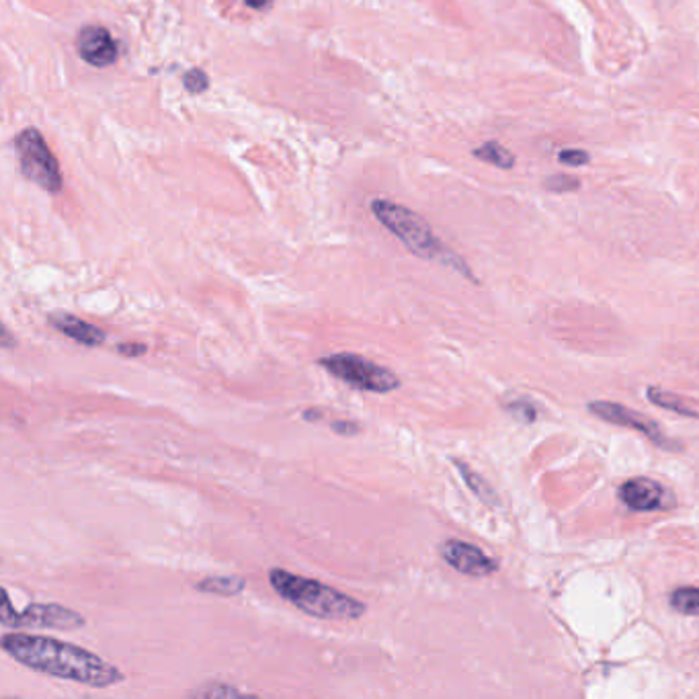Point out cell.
Returning <instances> with one entry per match:
<instances>
[{"label": "cell", "mask_w": 699, "mask_h": 699, "mask_svg": "<svg viewBox=\"0 0 699 699\" xmlns=\"http://www.w3.org/2000/svg\"><path fill=\"white\" fill-rule=\"evenodd\" d=\"M3 650L15 661L48 677L105 689L123 681V673L95 652L37 634H5Z\"/></svg>", "instance_id": "6da1fadb"}, {"label": "cell", "mask_w": 699, "mask_h": 699, "mask_svg": "<svg viewBox=\"0 0 699 699\" xmlns=\"http://www.w3.org/2000/svg\"><path fill=\"white\" fill-rule=\"evenodd\" d=\"M76 50L86 64L95 68H107L117 60V44L105 27L89 25L81 29L76 37Z\"/></svg>", "instance_id": "9c48e42d"}, {"label": "cell", "mask_w": 699, "mask_h": 699, "mask_svg": "<svg viewBox=\"0 0 699 699\" xmlns=\"http://www.w3.org/2000/svg\"><path fill=\"white\" fill-rule=\"evenodd\" d=\"M619 500L627 509L646 513V510H658L666 505V490L661 482L652 478H632L619 486Z\"/></svg>", "instance_id": "30bf717a"}, {"label": "cell", "mask_w": 699, "mask_h": 699, "mask_svg": "<svg viewBox=\"0 0 699 699\" xmlns=\"http://www.w3.org/2000/svg\"><path fill=\"white\" fill-rule=\"evenodd\" d=\"M578 179H575V177H567V175H556V177H549L548 180H546V187H548V189H552V191H560V193H564V191H575V189H578Z\"/></svg>", "instance_id": "ac0fdd59"}, {"label": "cell", "mask_w": 699, "mask_h": 699, "mask_svg": "<svg viewBox=\"0 0 699 699\" xmlns=\"http://www.w3.org/2000/svg\"><path fill=\"white\" fill-rule=\"evenodd\" d=\"M560 160L567 162L568 167H583L588 162V154L585 150H562Z\"/></svg>", "instance_id": "ffe728a7"}, {"label": "cell", "mask_w": 699, "mask_h": 699, "mask_svg": "<svg viewBox=\"0 0 699 699\" xmlns=\"http://www.w3.org/2000/svg\"><path fill=\"white\" fill-rule=\"evenodd\" d=\"M245 578L240 577H208L195 583V591L218 597H237L245 591Z\"/></svg>", "instance_id": "7c38bea8"}, {"label": "cell", "mask_w": 699, "mask_h": 699, "mask_svg": "<svg viewBox=\"0 0 699 699\" xmlns=\"http://www.w3.org/2000/svg\"><path fill=\"white\" fill-rule=\"evenodd\" d=\"M474 156L484 162L494 164V167H499V169H510L515 164V156L510 154L505 146H500L499 142H486L484 146L476 148Z\"/></svg>", "instance_id": "9a60e30c"}, {"label": "cell", "mask_w": 699, "mask_h": 699, "mask_svg": "<svg viewBox=\"0 0 699 699\" xmlns=\"http://www.w3.org/2000/svg\"><path fill=\"white\" fill-rule=\"evenodd\" d=\"M671 605L683 616H699V588L681 587L671 595Z\"/></svg>", "instance_id": "2e32d148"}, {"label": "cell", "mask_w": 699, "mask_h": 699, "mask_svg": "<svg viewBox=\"0 0 699 699\" xmlns=\"http://www.w3.org/2000/svg\"><path fill=\"white\" fill-rule=\"evenodd\" d=\"M208 84H209L208 74L203 73V70H199V68H195V70H191V73H187V74H185V86H187V91H191V92H201V91H206V89H208Z\"/></svg>", "instance_id": "d6986e66"}, {"label": "cell", "mask_w": 699, "mask_h": 699, "mask_svg": "<svg viewBox=\"0 0 699 699\" xmlns=\"http://www.w3.org/2000/svg\"><path fill=\"white\" fill-rule=\"evenodd\" d=\"M588 411H591L595 416H599V419L611 422V425L640 431L642 435H646L650 442L656 443L658 447H673V450H679V445L669 442V437L663 433L661 427H658L655 421L640 413L630 411V408H626L624 404L607 403V400H593V403H588Z\"/></svg>", "instance_id": "52a82bcc"}, {"label": "cell", "mask_w": 699, "mask_h": 699, "mask_svg": "<svg viewBox=\"0 0 699 699\" xmlns=\"http://www.w3.org/2000/svg\"><path fill=\"white\" fill-rule=\"evenodd\" d=\"M304 419L310 421V422H316L318 419H322V413L320 411H306L304 413Z\"/></svg>", "instance_id": "d4e9b609"}, {"label": "cell", "mask_w": 699, "mask_h": 699, "mask_svg": "<svg viewBox=\"0 0 699 699\" xmlns=\"http://www.w3.org/2000/svg\"><path fill=\"white\" fill-rule=\"evenodd\" d=\"M0 619L6 627H44V630H78L86 622L81 614L58 603H34L23 611H13L9 593H3Z\"/></svg>", "instance_id": "8992f818"}, {"label": "cell", "mask_w": 699, "mask_h": 699, "mask_svg": "<svg viewBox=\"0 0 699 699\" xmlns=\"http://www.w3.org/2000/svg\"><path fill=\"white\" fill-rule=\"evenodd\" d=\"M442 558L453 570L468 577H489L499 570V564L490 556H486L481 548L460 539L443 541Z\"/></svg>", "instance_id": "ba28073f"}, {"label": "cell", "mask_w": 699, "mask_h": 699, "mask_svg": "<svg viewBox=\"0 0 699 699\" xmlns=\"http://www.w3.org/2000/svg\"><path fill=\"white\" fill-rule=\"evenodd\" d=\"M646 398L650 400L652 404L661 406V408H666V411H671L675 414H681V416H689V419H699V411H695V408H691L685 400L679 398L677 394H671V392H666L663 388H656V386H650L646 390Z\"/></svg>", "instance_id": "4fadbf2b"}, {"label": "cell", "mask_w": 699, "mask_h": 699, "mask_svg": "<svg viewBox=\"0 0 699 699\" xmlns=\"http://www.w3.org/2000/svg\"><path fill=\"white\" fill-rule=\"evenodd\" d=\"M455 466H458L460 474L463 476V481H466V484L470 486V490H472L478 499L489 502V505H494V502H497V494H494V490L490 489L489 482H486L482 476H478L472 468L466 466V463H461V461H455Z\"/></svg>", "instance_id": "5bb4252c"}, {"label": "cell", "mask_w": 699, "mask_h": 699, "mask_svg": "<svg viewBox=\"0 0 699 699\" xmlns=\"http://www.w3.org/2000/svg\"><path fill=\"white\" fill-rule=\"evenodd\" d=\"M372 211L382 226H386L413 255L421 258H443V255H447L445 247L439 242L429 224L414 211L388 199H375L372 203Z\"/></svg>", "instance_id": "3957f363"}, {"label": "cell", "mask_w": 699, "mask_h": 699, "mask_svg": "<svg viewBox=\"0 0 699 699\" xmlns=\"http://www.w3.org/2000/svg\"><path fill=\"white\" fill-rule=\"evenodd\" d=\"M50 325L58 328L62 335L70 336L74 343L84 345V347H99V345L105 343V331H101L99 326L91 325V322L74 316V314H52Z\"/></svg>", "instance_id": "8fae6325"}, {"label": "cell", "mask_w": 699, "mask_h": 699, "mask_svg": "<svg viewBox=\"0 0 699 699\" xmlns=\"http://www.w3.org/2000/svg\"><path fill=\"white\" fill-rule=\"evenodd\" d=\"M191 695L195 697H234V695H245V691L232 685H226V683H208L206 687L195 689Z\"/></svg>", "instance_id": "e0dca14e"}, {"label": "cell", "mask_w": 699, "mask_h": 699, "mask_svg": "<svg viewBox=\"0 0 699 699\" xmlns=\"http://www.w3.org/2000/svg\"><path fill=\"white\" fill-rule=\"evenodd\" d=\"M0 343H3V349H11V347H15V341H13V335L9 333V328H3V341H0Z\"/></svg>", "instance_id": "cb8c5ba5"}, {"label": "cell", "mask_w": 699, "mask_h": 699, "mask_svg": "<svg viewBox=\"0 0 699 699\" xmlns=\"http://www.w3.org/2000/svg\"><path fill=\"white\" fill-rule=\"evenodd\" d=\"M273 0H245V5L250 6V9L255 11H263V9H269Z\"/></svg>", "instance_id": "603a6c76"}, {"label": "cell", "mask_w": 699, "mask_h": 699, "mask_svg": "<svg viewBox=\"0 0 699 699\" xmlns=\"http://www.w3.org/2000/svg\"><path fill=\"white\" fill-rule=\"evenodd\" d=\"M17 156L23 175L29 180H34L39 187H44L45 191L56 193L62 187V172L56 156L45 144L42 133L37 130H25L19 133L17 142Z\"/></svg>", "instance_id": "5b68a950"}, {"label": "cell", "mask_w": 699, "mask_h": 699, "mask_svg": "<svg viewBox=\"0 0 699 699\" xmlns=\"http://www.w3.org/2000/svg\"><path fill=\"white\" fill-rule=\"evenodd\" d=\"M333 378L349 383L351 388L374 392V394H388L400 388V378L392 369L374 364L357 353H335L318 361Z\"/></svg>", "instance_id": "277c9868"}, {"label": "cell", "mask_w": 699, "mask_h": 699, "mask_svg": "<svg viewBox=\"0 0 699 699\" xmlns=\"http://www.w3.org/2000/svg\"><path fill=\"white\" fill-rule=\"evenodd\" d=\"M117 351H120L123 357H140L144 355L148 347L144 343H120L117 345Z\"/></svg>", "instance_id": "7402d4cb"}, {"label": "cell", "mask_w": 699, "mask_h": 699, "mask_svg": "<svg viewBox=\"0 0 699 699\" xmlns=\"http://www.w3.org/2000/svg\"><path fill=\"white\" fill-rule=\"evenodd\" d=\"M331 429L335 431V433L339 435H345V437H351V435H357L361 427L357 425L355 421H333Z\"/></svg>", "instance_id": "44dd1931"}, {"label": "cell", "mask_w": 699, "mask_h": 699, "mask_svg": "<svg viewBox=\"0 0 699 699\" xmlns=\"http://www.w3.org/2000/svg\"><path fill=\"white\" fill-rule=\"evenodd\" d=\"M271 587L304 614L318 619H359L365 616V603L351 595H345L320 580L292 575L284 568L269 572Z\"/></svg>", "instance_id": "7a4b0ae2"}]
</instances>
